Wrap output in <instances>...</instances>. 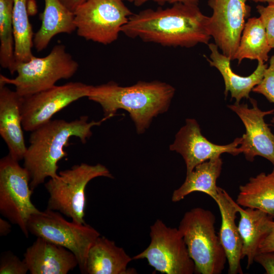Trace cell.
<instances>
[{
    "instance_id": "31",
    "label": "cell",
    "mask_w": 274,
    "mask_h": 274,
    "mask_svg": "<svg viewBox=\"0 0 274 274\" xmlns=\"http://www.w3.org/2000/svg\"><path fill=\"white\" fill-rule=\"evenodd\" d=\"M274 251V228L260 245L259 252Z\"/></svg>"
},
{
    "instance_id": "16",
    "label": "cell",
    "mask_w": 274,
    "mask_h": 274,
    "mask_svg": "<svg viewBox=\"0 0 274 274\" xmlns=\"http://www.w3.org/2000/svg\"><path fill=\"white\" fill-rule=\"evenodd\" d=\"M23 260L31 274H67L78 266L73 252L41 237L26 249Z\"/></svg>"
},
{
    "instance_id": "9",
    "label": "cell",
    "mask_w": 274,
    "mask_h": 274,
    "mask_svg": "<svg viewBox=\"0 0 274 274\" xmlns=\"http://www.w3.org/2000/svg\"><path fill=\"white\" fill-rule=\"evenodd\" d=\"M74 13L78 36L103 45L117 40L133 14L121 0H87Z\"/></svg>"
},
{
    "instance_id": "22",
    "label": "cell",
    "mask_w": 274,
    "mask_h": 274,
    "mask_svg": "<svg viewBox=\"0 0 274 274\" xmlns=\"http://www.w3.org/2000/svg\"><path fill=\"white\" fill-rule=\"evenodd\" d=\"M223 162L220 157L214 158L198 164L186 174L184 183L172 194V200L178 202L194 192H201L214 200L218 196L216 182L220 175Z\"/></svg>"
},
{
    "instance_id": "35",
    "label": "cell",
    "mask_w": 274,
    "mask_h": 274,
    "mask_svg": "<svg viewBox=\"0 0 274 274\" xmlns=\"http://www.w3.org/2000/svg\"><path fill=\"white\" fill-rule=\"evenodd\" d=\"M255 3H267L268 4H274V0H250Z\"/></svg>"
},
{
    "instance_id": "26",
    "label": "cell",
    "mask_w": 274,
    "mask_h": 274,
    "mask_svg": "<svg viewBox=\"0 0 274 274\" xmlns=\"http://www.w3.org/2000/svg\"><path fill=\"white\" fill-rule=\"evenodd\" d=\"M13 8V0H0V65L11 74L16 67Z\"/></svg>"
},
{
    "instance_id": "23",
    "label": "cell",
    "mask_w": 274,
    "mask_h": 274,
    "mask_svg": "<svg viewBox=\"0 0 274 274\" xmlns=\"http://www.w3.org/2000/svg\"><path fill=\"white\" fill-rule=\"evenodd\" d=\"M236 202L240 206L260 210L274 217V168L261 173L239 187Z\"/></svg>"
},
{
    "instance_id": "15",
    "label": "cell",
    "mask_w": 274,
    "mask_h": 274,
    "mask_svg": "<svg viewBox=\"0 0 274 274\" xmlns=\"http://www.w3.org/2000/svg\"><path fill=\"white\" fill-rule=\"evenodd\" d=\"M23 100L15 90L0 84V135L7 145L8 154L18 161L23 159L27 147L22 125Z\"/></svg>"
},
{
    "instance_id": "37",
    "label": "cell",
    "mask_w": 274,
    "mask_h": 274,
    "mask_svg": "<svg viewBox=\"0 0 274 274\" xmlns=\"http://www.w3.org/2000/svg\"><path fill=\"white\" fill-rule=\"evenodd\" d=\"M271 122L274 124V117L271 119Z\"/></svg>"
},
{
    "instance_id": "2",
    "label": "cell",
    "mask_w": 274,
    "mask_h": 274,
    "mask_svg": "<svg viewBox=\"0 0 274 274\" xmlns=\"http://www.w3.org/2000/svg\"><path fill=\"white\" fill-rule=\"evenodd\" d=\"M107 119L88 121V116L66 121L51 120L31 131L29 145L23 158L24 167L29 173L30 187L33 190L49 177L58 176V162L67 156L64 148L72 137H77L85 143L92 134L91 129Z\"/></svg>"
},
{
    "instance_id": "3",
    "label": "cell",
    "mask_w": 274,
    "mask_h": 274,
    "mask_svg": "<svg viewBox=\"0 0 274 274\" xmlns=\"http://www.w3.org/2000/svg\"><path fill=\"white\" fill-rule=\"evenodd\" d=\"M175 92L172 85L154 81H139L129 86H121L110 81L91 85L87 97L98 103L107 119L119 109L127 111L135 123L138 133H143L153 117L168 109Z\"/></svg>"
},
{
    "instance_id": "30",
    "label": "cell",
    "mask_w": 274,
    "mask_h": 274,
    "mask_svg": "<svg viewBox=\"0 0 274 274\" xmlns=\"http://www.w3.org/2000/svg\"><path fill=\"white\" fill-rule=\"evenodd\" d=\"M254 261L264 268L266 273L274 274V251L258 253Z\"/></svg>"
},
{
    "instance_id": "5",
    "label": "cell",
    "mask_w": 274,
    "mask_h": 274,
    "mask_svg": "<svg viewBox=\"0 0 274 274\" xmlns=\"http://www.w3.org/2000/svg\"><path fill=\"white\" fill-rule=\"evenodd\" d=\"M78 68V62L65 46L58 44L45 57L33 56L28 61L17 64L14 78L1 74L0 84L13 85L17 93L25 97L52 87L60 80L72 78Z\"/></svg>"
},
{
    "instance_id": "6",
    "label": "cell",
    "mask_w": 274,
    "mask_h": 274,
    "mask_svg": "<svg viewBox=\"0 0 274 274\" xmlns=\"http://www.w3.org/2000/svg\"><path fill=\"white\" fill-rule=\"evenodd\" d=\"M105 177L113 178L104 165L81 163L60 171L58 176L45 184L49 193L47 209L57 211L78 223H85V189L92 179Z\"/></svg>"
},
{
    "instance_id": "28",
    "label": "cell",
    "mask_w": 274,
    "mask_h": 274,
    "mask_svg": "<svg viewBox=\"0 0 274 274\" xmlns=\"http://www.w3.org/2000/svg\"><path fill=\"white\" fill-rule=\"evenodd\" d=\"M252 91L263 95L274 104V54L270 58L269 65L265 70L262 80Z\"/></svg>"
},
{
    "instance_id": "14",
    "label": "cell",
    "mask_w": 274,
    "mask_h": 274,
    "mask_svg": "<svg viewBox=\"0 0 274 274\" xmlns=\"http://www.w3.org/2000/svg\"><path fill=\"white\" fill-rule=\"evenodd\" d=\"M242 137L236 138L232 143L220 145L214 144L201 133L199 124L194 119L186 120L185 124L176 135L169 150L181 155L186 166V174L192 171L198 164L212 158L220 157L227 153L235 156L242 152L239 146Z\"/></svg>"
},
{
    "instance_id": "18",
    "label": "cell",
    "mask_w": 274,
    "mask_h": 274,
    "mask_svg": "<svg viewBox=\"0 0 274 274\" xmlns=\"http://www.w3.org/2000/svg\"><path fill=\"white\" fill-rule=\"evenodd\" d=\"M211 52L210 58L205 56L211 66L216 68L221 74L225 84L224 93L227 96L229 92L232 98L239 102L243 98H250L249 94L253 88L262 80L267 64L262 60L258 61V65L252 74L248 76H241L235 74L231 69L230 61L228 56L219 51L215 43H209Z\"/></svg>"
},
{
    "instance_id": "32",
    "label": "cell",
    "mask_w": 274,
    "mask_h": 274,
    "mask_svg": "<svg viewBox=\"0 0 274 274\" xmlns=\"http://www.w3.org/2000/svg\"><path fill=\"white\" fill-rule=\"evenodd\" d=\"M149 1H154L159 4H164L166 3L169 4L182 3L185 4L198 5L199 0H140L136 4V6H140Z\"/></svg>"
},
{
    "instance_id": "25",
    "label": "cell",
    "mask_w": 274,
    "mask_h": 274,
    "mask_svg": "<svg viewBox=\"0 0 274 274\" xmlns=\"http://www.w3.org/2000/svg\"><path fill=\"white\" fill-rule=\"evenodd\" d=\"M32 0H13V24L16 65L29 61L34 56L33 32L29 20L28 2ZM16 68V67H15Z\"/></svg>"
},
{
    "instance_id": "11",
    "label": "cell",
    "mask_w": 274,
    "mask_h": 274,
    "mask_svg": "<svg viewBox=\"0 0 274 274\" xmlns=\"http://www.w3.org/2000/svg\"><path fill=\"white\" fill-rule=\"evenodd\" d=\"M91 87L80 82H70L23 97L21 108L23 130L31 132L48 122L54 114L72 102L87 97Z\"/></svg>"
},
{
    "instance_id": "34",
    "label": "cell",
    "mask_w": 274,
    "mask_h": 274,
    "mask_svg": "<svg viewBox=\"0 0 274 274\" xmlns=\"http://www.w3.org/2000/svg\"><path fill=\"white\" fill-rule=\"evenodd\" d=\"M11 223L6 220L0 218V235L1 236H7L11 231Z\"/></svg>"
},
{
    "instance_id": "1",
    "label": "cell",
    "mask_w": 274,
    "mask_h": 274,
    "mask_svg": "<svg viewBox=\"0 0 274 274\" xmlns=\"http://www.w3.org/2000/svg\"><path fill=\"white\" fill-rule=\"evenodd\" d=\"M209 20L198 5L176 3L165 9H148L133 14L121 32L165 47L191 48L209 44Z\"/></svg>"
},
{
    "instance_id": "17",
    "label": "cell",
    "mask_w": 274,
    "mask_h": 274,
    "mask_svg": "<svg viewBox=\"0 0 274 274\" xmlns=\"http://www.w3.org/2000/svg\"><path fill=\"white\" fill-rule=\"evenodd\" d=\"M215 200L221 217L219 233L221 244L225 251L228 264V273H243L241 265L243 242L238 225L235 223L238 213L236 202L223 189L219 187Z\"/></svg>"
},
{
    "instance_id": "13",
    "label": "cell",
    "mask_w": 274,
    "mask_h": 274,
    "mask_svg": "<svg viewBox=\"0 0 274 274\" xmlns=\"http://www.w3.org/2000/svg\"><path fill=\"white\" fill-rule=\"evenodd\" d=\"M250 99L252 108L237 102L227 106L238 116L246 128L239 149L249 161L260 156L274 165V134L264 120L265 116L274 113V109L263 111L258 108L255 99Z\"/></svg>"
},
{
    "instance_id": "24",
    "label": "cell",
    "mask_w": 274,
    "mask_h": 274,
    "mask_svg": "<svg viewBox=\"0 0 274 274\" xmlns=\"http://www.w3.org/2000/svg\"><path fill=\"white\" fill-rule=\"evenodd\" d=\"M271 49L260 18H250L245 24L233 60L236 59L238 64L244 59L266 62Z\"/></svg>"
},
{
    "instance_id": "7",
    "label": "cell",
    "mask_w": 274,
    "mask_h": 274,
    "mask_svg": "<svg viewBox=\"0 0 274 274\" xmlns=\"http://www.w3.org/2000/svg\"><path fill=\"white\" fill-rule=\"evenodd\" d=\"M60 213L46 209L32 215L27 223L29 231L37 237L62 246L77 257L82 273H86L89 250L100 234L91 226L65 220Z\"/></svg>"
},
{
    "instance_id": "20",
    "label": "cell",
    "mask_w": 274,
    "mask_h": 274,
    "mask_svg": "<svg viewBox=\"0 0 274 274\" xmlns=\"http://www.w3.org/2000/svg\"><path fill=\"white\" fill-rule=\"evenodd\" d=\"M132 260L123 248L105 236L98 237L90 248L86 259L88 274H133L136 270L128 268Z\"/></svg>"
},
{
    "instance_id": "8",
    "label": "cell",
    "mask_w": 274,
    "mask_h": 274,
    "mask_svg": "<svg viewBox=\"0 0 274 274\" xmlns=\"http://www.w3.org/2000/svg\"><path fill=\"white\" fill-rule=\"evenodd\" d=\"M9 154L0 160V213L27 237L30 217L40 212L31 200L28 172Z\"/></svg>"
},
{
    "instance_id": "10",
    "label": "cell",
    "mask_w": 274,
    "mask_h": 274,
    "mask_svg": "<svg viewBox=\"0 0 274 274\" xmlns=\"http://www.w3.org/2000/svg\"><path fill=\"white\" fill-rule=\"evenodd\" d=\"M150 235L149 245L132 260L145 259L156 271L163 273H194V262L178 228L168 227L157 219L150 227Z\"/></svg>"
},
{
    "instance_id": "19",
    "label": "cell",
    "mask_w": 274,
    "mask_h": 274,
    "mask_svg": "<svg viewBox=\"0 0 274 274\" xmlns=\"http://www.w3.org/2000/svg\"><path fill=\"white\" fill-rule=\"evenodd\" d=\"M236 207L240 215L238 227L243 242L242 256L247 258L249 268L260 245L274 228V217L258 209H243L237 203Z\"/></svg>"
},
{
    "instance_id": "29",
    "label": "cell",
    "mask_w": 274,
    "mask_h": 274,
    "mask_svg": "<svg viewBox=\"0 0 274 274\" xmlns=\"http://www.w3.org/2000/svg\"><path fill=\"white\" fill-rule=\"evenodd\" d=\"M259 18L265 28L268 43L274 49V4L256 7Z\"/></svg>"
},
{
    "instance_id": "27",
    "label": "cell",
    "mask_w": 274,
    "mask_h": 274,
    "mask_svg": "<svg viewBox=\"0 0 274 274\" xmlns=\"http://www.w3.org/2000/svg\"><path fill=\"white\" fill-rule=\"evenodd\" d=\"M28 269L24 260L11 251L3 252L0 258V274H26Z\"/></svg>"
},
{
    "instance_id": "36",
    "label": "cell",
    "mask_w": 274,
    "mask_h": 274,
    "mask_svg": "<svg viewBox=\"0 0 274 274\" xmlns=\"http://www.w3.org/2000/svg\"><path fill=\"white\" fill-rule=\"evenodd\" d=\"M123 2L124 1H128L131 3H134L135 5L140 1V0H121Z\"/></svg>"
},
{
    "instance_id": "21",
    "label": "cell",
    "mask_w": 274,
    "mask_h": 274,
    "mask_svg": "<svg viewBox=\"0 0 274 274\" xmlns=\"http://www.w3.org/2000/svg\"><path fill=\"white\" fill-rule=\"evenodd\" d=\"M40 28L34 33L33 45L38 52L46 49L58 34H71L76 30L74 13L59 0H44Z\"/></svg>"
},
{
    "instance_id": "12",
    "label": "cell",
    "mask_w": 274,
    "mask_h": 274,
    "mask_svg": "<svg viewBox=\"0 0 274 274\" xmlns=\"http://www.w3.org/2000/svg\"><path fill=\"white\" fill-rule=\"evenodd\" d=\"M247 0H209L213 10L208 28L215 44L231 60L238 48L251 9Z\"/></svg>"
},
{
    "instance_id": "4",
    "label": "cell",
    "mask_w": 274,
    "mask_h": 274,
    "mask_svg": "<svg viewBox=\"0 0 274 274\" xmlns=\"http://www.w3.org/2000/svg\"><path fill=\"white\" fill-rule=\"evenodd\" d=\"M216 217L200 207L186 212L178 229L195 265V273L220 274L227 258L215 229Z\"/></svg>"
},
{
    "instance_id": "33",
    "label": "cell",
    "mask_w": 274,
    "mask_h": 274,
    "mask_svg": "<svg viewBox=\"0 0 274 274\" xmlns=\"http://www.w3.org/2000/svg\"><path fill=\"white\" fill-rule=\"evenodd\" d=\"M68 10L73 12L87 0H59Z\"/></svg>"
}]
</instances>
